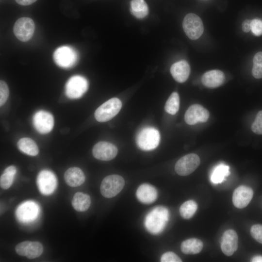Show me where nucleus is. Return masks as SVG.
Returning <instances> with one entry per match:
<instances>
[{
  "label": "nucleus",
  "mask_w": 262,
  "mask_h": 262,
  "mask_svg": "<svg viewBox=\"0 0 262 262\" xmlns=\"http://www.w3.org/2000/svg\"><path fill=\"white\" fill-rule=\"evenodd\" d=\"M53 59L59 66L69 68L76 64L77 54L70 47L62 46L55 50L53 53Z\"/></svg>",
  "instance_id": "1a4fd4ad"
},
{
  "label": "nucleus",
  "mask_w": 262,
  "mask_h": 262,
  "mask_svg": "<svg viewBox=\"0 0 262 262\" xmlns=\"http://www.w3.org/2000/svg\"><path fill=\"white\" fill-rule=\"evenodd\" d=\"M33 123L38 132L42 134L48 133L53 129V116L48 112L40 110L36 112L33 116Z\"/></svg>",
  "instance_id": "9b49d317"
},
{
  "label": "nucleus",
  "mask_w": 262,
  "mask_h": 262,
  "mask_svg": "<svg viewBox=\"0 0 262 262\" xmlns=\"http://www.w3.org/2000/svg\"><path fill=\"white\" fill-rule=\"evenodd\" d=\"M251 261L252 262H262V256H256L253 257Z\"/></svg>",
  "instance_id": "4c0bfd02"
},
{
  "label": "nucleus",
  "mask_w": 262,
  "mask_h": 262,
  "mask_svg": "<svg viewBox=\"0 0 262 262\" xmlns=\"http://www.w3.org/2000/svg\"><path fill=\"white\" fill-rule=\"evenodd\" d=\"M91 202V198L89 195L79 192L74 195L71 203L76 211L84 212L88 209Z\"/></svg>",
  "instance_id": "5701e85b"
},
{
  "label": "nucleus",
  "mask_w": 262,
  "mask_h": 262,
  "mask_svg": "<svg viewBox=\"0 0 262 262\" xmlns=\"http://www.w3.org/2000/svg\"><path fill=\"white\" fill-rule=\"evenodd\" d=\"M130 12L135 17L142 19L149 13V8L144 0H131L130 2Z\"/></svg>",
  "instance_id": "b1692460"
},
{
  "label": "nucleus",
  "mask_w": 262,
  "mask_h": 262,
  "mask_svg": "<svg viewBox=\"0 0 262 262\" xmlns=\"http://www.w3.org/2000/svg\"><path fill=\"white\" fill-rule=\"evenodd\" d=\"M250 233L255 240L262 244V225L256 224L252 226L250 229Z\"/></svg>",
  "instance_id": "473e14b6"
},
{
  "label": "nucleus",
  "mask_w": 262,
  "mask_h": 262,
  "mask_svg": "<svg viewBox=\"0 0 262 262\" xmlns=\"http://www.w3.org/2000/svg\"><path fill=\"white\" fill-rule=\"evenodd\" d=\"M15 250L19 255L33 259L38 257L42 254L43 247L38 242L27 241L17 244L16 246Z\"/></svg>",
  "instance_id": "4468645a"
},
{
  "label": "nucleus",
  "mask_w": 262,
  "mask_h": 262,
  "mask_svg": "<svg viewBox=\"0 0 262 262\" xmlns=\"http://www.w3.org/2000/svg\"><path fill=\"white\" fill-rule=\"evenodd\" d=\"M162 262H181L182 260L175 253L167 252L163 254L161 258Z\"/></svg>",
  "instance_id": "f704fd0d"
},
{
  "label": "nucleus",
  "mask_w": 262,
  "mask_h": 262,
  "mask_svg": "<svg viewBox=\"0 0 262 262\" xmlns=\"http://www.w3.org/2000/svg\"><path fill=\"white\" fill-rule=\"evenodd\" d=\"M66 183L71 187L81 185L85 181V177L83 171L79 167H72L68 168L64 174Z\"/></svg>",
  "instance_id": "412c9836"
},
{
  "label": "nucleus",
  "mask_w": 262,
  "mask_h": 262,
  "mask_svg": "<svg viewBox=\"0 0 262 262\" xmlns=\"http://www.w3.org/2000/svg\"><path fill=\"white\" fill-rule=\"evenodd\" d=\"M253 63V76L256 79L262 78V52H258L255 55Z\"/></svg>",
  "instance_id": "c756f323"
},
{
  "label": "nucleus",
  "mask_w": 262,
  "mask_h": 262,
  "mask_svg": "<svg viewBox=\"0 0 262 262\" xmlns=\"http://www.w3.org/2000/svg\"><path fill=\"white\" fill-rule=\"evenodd\" d=\"M229 167L224 164L217 165L213 169L211 177V181L215 184L222 182L229 174Z\"/></svg>",
  "instance_id": "a878e982"
},
{
  "label": "nucleus",
  "mask_w": 262,
  "mask_h": 262,
  "mask_svg": "<svg viewBox=\"0 0 262 262\" xmlns=\"http://www.w3.org/2000/svg\"><path fill=\"white\" fill-rule=\"evenodd\" d=\"M251 129L253 132L257 134H262V110L259 111L252 126Z\"/></svg>",
  "instance_id": "7c9ffc66"
},
{
  "label": "nucleus",
  "mask_w": 262,
  "mask_h": 262,
  "mask_svg": "<svg viewBox=\"0 0 262 262\" xmlns=\"http://www.w3.org/2000/svg\"><path fill=\"white\" fill-rule=\"evenodd\" d=\"M168 216L167 209L163 207H156L147 215L145 220L146 227L151 233H158L164 228Z\"/></svg>",
  "instance_id": "f257e3e1"
},
{
  "label": "nucleus",
  "mask_w": 262,
  "mask_h": 262,
  "mask_svg": "<svg viewBox=\"0 0 262 262\" xmlns=\"http://www.w3.org/2000/svg\"><path fill=\"white\" fill-rule=\"evenodd\" d=\"M200 163L198 156L195 153L187 154L180 158L175 165L176 172L179 175L185 176L193 173Z\"/></svg>",
  "instance_id": "6e6552de"
},
{
  "label": "nucleus",
  "mask_w": 262,
  "mask_h": 262,
  "mask_svg": "<svg viewBox=\"0 0 262 262\" xmlns=\"http://www.w3.org/2000/svg\"><path fill=\"white\" fill-rule=\"evenodd\" d=\"M88 87V83L84 77L80 75L73 76L66 83L65 93L70 98H78L86 92Z\"/></svg>",
  "instance_id": "423d86ee"
},
{
  "label": "nucleus",
  "mask_w": 262,
  "mask_h": 262,
  "mask_svg": "<svg viewBox=\"0 0 262 262\" xmlns=\"http://www.w3.org/2000/svg\"><path fill=\"white\" fill-rule=\"evenodd\" d=\"M121 107L122 102L119 98H112L97 109L95 112V117L99 122L108 121L119 113Z\"/></svg>",
  "instance_id": "7ed1b4c3"
},
{
  "label": "nucleus",
  "mask_w": 262,
  "mask_h": 262,
  "mask_svg": "<svg viewBox=\"0 0 262 262\" xmlns=\"http://www.w3.org/2000/svg\"><path fill=\"white\" fill-rule=\"evenodd\" d=\"M203 246L202 242L197 238H190L183 241L181 244V251L185 254H196L199 253Z\"/></svg>",
  "instance_id": "4be33fe9"
},
{
  "label": "nucleus",
  "mask_w": 262,
  "mask_h": 262,
  "mask_svg": "<svg viewBox=\"0 0 262 262\" xmlns=\"http://www.w3.org/2000/svg\"><path fill=\"white\" fill-rule=\"evenodd\" d=\"M170 71L175 81L178 82L182 83L185 82L189 77L190 67L187 61L181 60L173 64L170 67Z\"/></svg>",
  "instance_id": "a211bd4d"
},
{
  "label": "nucleus",
  "mask_w": 262,
  "mask_h": 262,
  "mask_svg": "<svg viewBox=\"0 0 262 262\" xmlns=\"http://www.w3.org/2000/svg\"><path fill=\"white\" fill-rule=\"evenodd\" d=\"M35 29L34 23L32 19L22 17L15 22L13 32L16 37L22 42L29 41L33 36Z\"/></svg>",
  "instance_id": "0eeeda50"
},
{
  "label": "nucleus",
  "mask_w": 262,
  "mask_h": 262,
  "mask_svg": "<svg viewBox=\"0 0 262 262\" xmlns=\"http://www.w3.org/2000/svg\"><path fill=\"white\" fill-rule=\"evenodd\" d=\"M238 247V236L235 230L228 229L223 234L221 242V248L223 253L227 256H231Z\"/></svg>",
  "instance_id": "dca6fc26"
},
{
  "label": "nucleus",
  "mask_w": 262,
  "mask_h": 262,
  "mask_svg": "<svg viewBox=\"0 0 262 262\" xmlns=\"http://www.w3.org/2000/svg\"><path fill=\"white\" fill-rule=\"evenodd\" d=\"M160 135L154 128L147 127L143 128L138 132L136 141L138 147L144 150H150L155 148L159 145Z\"/></svg>",
  "instance_id": "f03ea898"
},
{
  "label": "nucleus",
  "mask_w": 262,
  "mask_h": 262,
  "mask_svg": "<svg viewBox=\"0 0 262 262\" xmlns=\"http://www.w3.org/2000/svg\"><path fill=\"white\" fill-rule=\"evenodd\" d=\"M38 206L33 201H27L20 205L16 211L18 219L22 222H29L37 216Z\"/></svg>",
  "instance_id": "f3484780"
},
{
  "label": "nucleus",
  "mask_w": 262,
  "mask_h": 262,
  "mask_svg": "<svg viewBox=\"0 0 262 262\" xmlns=\"http://www.w3.org/2000/svg\"><path fill=\"white\" fill-rule=\"evenodd\" d=\"M125 180L120 175L113 174L105 177L100 187L101 195L106 198H112L119 194L123 189Z\"/></svg>",
  "instance_id": "20e7f679"
},
{
  "label": "nucleus",
  "mask_w": 262,
  "mask_h": 262,
  "mask_svg": "<svg viewBox=\"0 0 262 262\" xmlns=\"http://www.w3.org/2000/svg\"><path fill=\"white\" fill-rule=\"evenodd\" d=\"M209 111L199 104L190 106L185 112L184 120L189 125H195L199 122H205L209 119Z\"/></svg>",
  "instance_id": "ddd939ff"
},
{
  "label": "nucleus",
  "mask_w": 262,
  "mask_h": 262,
  "mask_svg": "<svg viewBox=\"0 0 262 262\" xmlns=\"http://www.w3.org/2000/svg\"><path fill=\"white\" fill-rule=\"evenodd\" d=\"M197 209L196 203L190 200L184 202L180 208V213L181 216L184 219H190L195 213Z\"/></svg>",
  "instance_id": "cd10ccee"
},
{
  "label": "nucleus",
  "mask_w": 262,
  "mask_h": 262,
  "mask_svg": "<svg viewBox=\"0 0 262 262\" xmlns=\"http://www.w3.org/2000/svg\"><path fill=\"white\" fill-rule=\"evenodd\" d=\"M118 149L114 144L105 141L97 143L93 147L94 157L101 161H110L115 157Z\"/></svg>",
  "instance_id": "f8f14e48"
},
{
  "label": "nucleus",
  "mask_w": 262,
  "mask_h": 262,
  "mask_svg": "<svg viewBox=\"0 0 262 262\" xmlns=\"http://www.w3.org/2000/svg\"><path fill=\"white\" fill-rule=\"evenodd\" d=\"M182 27L186 35L192 40H196L199 38L204 31L201 19L193 13H189L184 17Z\"/></svg>",
  "instance_id": "39448f33"
},
{
  "label": "nucleus",
  "mask_w": 262,
  "mask_h": 262,
  "mask_svg": "<svg viewBox=\"0 0 262 262\" xmlns=\"http://www.w3.org/2000/svg\"><path fill=\"white\" fill-rule=\"evenodd\" d=\"M37 0H16L19 4L24 6L29 5L35 2Z\"/></svg>",
  "instance_id": "e433bc0d"
},
{
  "label": "nucleus",
  "mask_w": 262,
  "mask_h": 262,
  "mask_svg": "<svg viewBox=\"0 0 262 262\" xmlns=\"http://www.w3.org/2000/svg\"><path fill=\"white\" fill-rule=\"evenodd\" d=\"M223 72L219 70H212L205 72L202 76V84L208 88H216L221 86L225 81Z\"/></svg>",
  "instance_id": "6ab92c4d"
},
{
  "label": "nucleus",
  "mask_w": 262,
  "mask_h": 262,
  "mask_svg": "<svg viewBox=\"0 0 262 262\" xmlns=\"http://www.w3.org/2000/svg\"><path fill=\"white\" fill-rule=\"evenodd\" d=\"M180 107V97L177 92H173L167 99L164 106L165 111L172 115H175Z\"/></svg>",
  "instance_id": "c85d7f7f"
},
{
  "label": "nucleus",
  "mask_w": 262,
  "mask_h": 262,
  "mask_svg": "<svg viewBox=\"0 0 262 262\" xmlns=\"http://www.w3.org/2000/svg\"><path fill=\"white\" fill-rule=\"evenodd\" d=\"M36 183L40 193L45 195L51 194L57 186V179L50 170H43L37 175Z\"/></svg>",
  "instance_id": "9d476101"
},
{
  "label": "nucleus",
  "mask_w": 262,
  "mask_h": 262,
  "mask_svg": "<svg viewBox=\"0 0 262 262\" xmlns=\"http://www.w3.org/2000/svg\"><path fill=\"white\" fill-rule=\"evenodd\" d=\"M251 31L256 36L262 35V20L257 18L252 20Z\"/></svg>",
  "instance_id": "72a5a7b5"
},
{
  "label": "nucleus",
  "mask_w": 262,
  "mask_h": 262,
  "mask_svg": "<svg viewBox=\"0 0 262 262\" xmlns=\"http://www.w3.org/2000/svg\"><path fill=\"white\" fill-rule=\"evenodd\" d=\"M16 168L14 165L7 167L4 170L0 178V185L3 189H7L12 185L14 176L16 173Z\"/></svg>",
  "instance_id": "bb28decb"
},
{
  "label": "nucleus",
  "mask_w": 262,
  "mask_h": 262,
  "mask_svg": "<svg viewBox=\"0 0 262 262\" xmlns=\"http://www.w3.org/2000/svg\"><path fill=\"white\" fill-rule=\"evenodd\" d=\"M18 149L30 156H34L39 153V149L35 142L31 138L24 137L20 139L17 144Z\"/></svg>",
  "instance_id": "393cba45"
},
{
  "label": "nucleus",
  "mask_w": 262,
  "mask_h": 262,
  "mask_svg": "<svg viewBox=\"0 0 262 262\" xmlns=\"http://www.w3.org/2000/svg\"><path fill=\"white\" fill-rule=\"evenodd\" d=\"M137 199L142 203L149 204L153 202L157 197V191L152 185L144 183L137 189Z\"/></svg>",
  "instance_id": "aec40b11"
},
{
  "label": "nucleus",
  "mask_w": 262,
  "mask_h": 262,
  "mask_svg": "<svg viewBox=\"0 0 262 262\" xmlns=\"http://www.w3.org/2000/svg\"><path fill=\"white\" fill-rule=\"evenodd\" d=\"M253 191L249 187L241 185L234 190L232 196V202L237 208L246 207L251 200Z\"/></svg>",
  "instance_id": "2eb2a0df"
},
{
  "label": "nucleus",
  "mask_w": 262,
  "mask_h": 262,
  "mask_svg": "<svg viewBox=\"0 0 262 262\" xmlns=\"http://www.w3.org/2000/svg\"><path fill=\"white\" fill-rule=\"evenodd\" d=\"M251 20L246 19L243 21L242 25L243 31L245 33H248L251 30Z\"/></svg>",
  "instance_id": "c9c22d12"
},
{
  "label": "nucleus",
  "mask_w": 262,
  "mask_h": 262,
  "mask_svg": "<svg viewBox=\"0 0 262 262\" xmlns=\"http://www.w3.org/2000/svg\"><path fill=\"white\" fill-rule=\"evenodd\" d=\"M9 94V88L6 83L0 81V106L3 105L7 101Z\"/></svg>",
  "instance_id": "2f4dec72"
}]
</instances>
